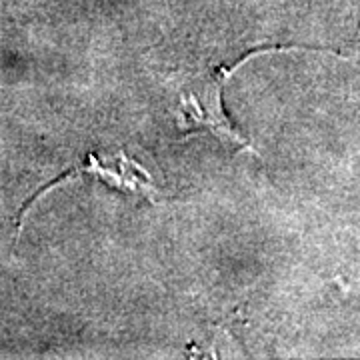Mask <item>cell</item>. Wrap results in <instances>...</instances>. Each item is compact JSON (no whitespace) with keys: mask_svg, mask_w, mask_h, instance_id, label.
I'll return each mask as SVG.
<instances>
[{"mask_svg":"<svg viewBox=\"0 0 360 360\" xmlns=\"http://www.w3.org/2000/svg\"><path fill=\"white\" fill-rule=\"evenodd\" d=\"M234 70V68H232ZM232 70H222V75L217 78H212L214 82L208 84L202 92H188L182 94L180 101V127L182 129H205L214 132L219 139L226 142H232L240 148H248V142L232 129L231 122L226 120L222 104H220V92H222V82L224 78L231 75Z\"/></svg>","mask_w":360,"mask_h":360,"instance_id":"6da1fadb","label":"cell"}]
</instances>
